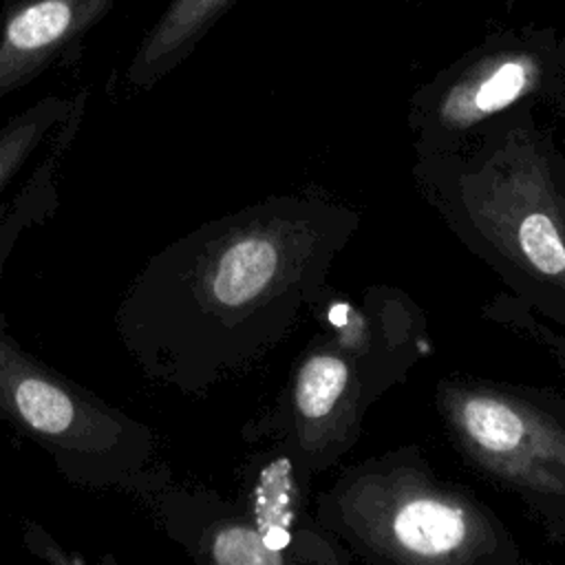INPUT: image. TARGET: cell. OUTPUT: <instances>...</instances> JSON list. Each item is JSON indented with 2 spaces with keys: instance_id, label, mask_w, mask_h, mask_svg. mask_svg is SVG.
Masks as SVG:
<instances>
[{
  "instance_id": "9",
  "label": "cell",
  "mask_w": 565,
  "mask_h": 565,
  "mask_svg": "<svg viewBox=\"0 0 565 565\" xmlns=\"http://www.w3.org/2000/svg\"><path fill=\"white\" fill-rule=\"evenodd\" d=\"M247 457L236 499L278 565H340L353 556L309 512V481L276 444L263 441Z\"/></svg>"
},
{
  "instance_id": "7",
  "label": "cell",
  "mask_w": 565,
  "mask_h": 565,
  "mask_svg": "<svg viewBox=\"0 0 565 565\" xmlns=\"http://www.w3.org/2000/svg\"><path fill=\"white\" fill-rule=\"evenodd\" d=\"M519 106H545L565 126V53L554 26L494 31L415 88L406 110L413 154L461 150Z\"/></svg>"
},
{
  "instance_id": "10",
  "label": "cell",
  "mask_w": 565,
  "mask_h": 565,
  "mask_svg": "<svg viewBox=\"0 0 565 565\" xmlns=\"http://www.w3.org/2000/svg\"><path fill=\"white\" fill-rule=\"evenodd\" d=\"M166 534L196 561L216 565H278L238 501L170 481V472L141 494Z\"/></svg>"
},
{
  "instance_id": "8",
  "label": "cell",
  "mask_w": 565,
  "mask_h": 565,
  "mask_svg": "<svg viewBox=\"0 0 565 565\" xmlns=\"http://www.w3.org/2000/svg\"><path fill=\"white\" fill-rule=\"evenodd\" d=\"M86 110V90L46 95L0 128V252L57 207L62 163Z\"/></svg>"
},
{
  "instance_id": "3",
  "label": "cell",
  "mask_w": 565,
  "mask_h": 565,
  "mask_svg": "<svg viewBox=\"0 0 565 565\" xmlns=\"http://www.w3.org/2000/svg\"><path fill=\"white\" fill-rule=\"evenodd\" d=\"M307 318L318 327L316 335L241 437L280 446L311 483L360 441L371 406L402 384L433 353V344L419 302L386 282L360 294L327 282Z\"/></svg>"
},
{
  "instance_id": "4",
  "label": "cell",
  "mask_w": 565,
  "mask_h": 565,
  "mask_svg": "<svg viewBox=\"0 0 565 565\" xmlns=\"http://www.w3.org/2000/svg\"><path fill=\"white\" fill-rule=\"evenodd\" d=\"M313 516L351 556L399 565H519L508 525L466 486L437 475L417 444L347 466Z\"/></svg>"
},
{
  "instance_id": "11",
  "label": "cell",
  "mask_w": 565,
  "mask_h": 565,
  "mask_svg": "<svg viewBox=\"0 0 565 565\" xmlns=\"http://www.w3.org/2000/svg\"><path fill=\"white\" fill-rule=\"evenodd\" d=\"M113 0H26L0 26V99L71 49Z\"/></svg>"
},
{
  "instance_id": "2",
  "label": "cell",
  "mask_w": 565,
  "mask_h": 565,
  "mask_svg": "<svg viewBox=\"0 0 565 565\" xmlns=\"http://www.w3.org/2000/svg\"><path fill=\"white\" fill-rule=\"evenodd\" d=\"M419 196L508 291L565 329V154L534 106L455 152L415 154Z\"/></svg>"
},
{
  "instance_id": "12",
  "label": "cell",
  "mask_w": 565,
  "mask_h": 565,
  "mask_svg": "<svg viewBox=\"0 0 565 565\" xmlns=\"http://www.w3.org/2000/svg\"><path fill=\"white\" fill-rule=\"evenodd\" d=\"M234 0H172L161 18L139 42L126 82L135 88H150L174 71L232 7Z\"/></svg>"
},
{
  "instance_id": "5",
  "label": "cell",
  "mask_w": 565,
  "mask_h": 565,
  "mask_svg": "<svg viewBox=\"0 0 565 565\" xmlns=\"http://www.w3.org/2000/svg\"><path fill=\"white\" fill-rule=\"evenodd\" d=\"M0 419L82 488L146 494L168 472L150 426L42 362L0 311Z\"/></svg>"
},
{
  "instance_id": "13",
  "label": "cell",
  "mask_w": 565,
  "mask_h": 565,
  "mask_svg": "<svg viewBox=\"0 0 565 565\" xmlns=\"http://www.w3.org/2000/svg\"><path fill=\"white\" fill-rule=\"evenodd\" d=\"M561 46H563V53H565V29L561 31Z\"/></svg>"
},
{
  "instance_id": "1",
  "label": "cell",
  "mask_w": 565,
  "mask_h": 565,
  "mask_svg": "<svg viewBox=\"0 0 565 565\" xmlns=\"http://www.w3.org/2000/svg\"><path fill=\"white\" fill-rule=\"evenodd\" d=\"M360 221L355 207L300 190L201 223L130 280L115 311L124 349L152 382L205 395L294 331Z\"/></svg>"
},
{
  "instance_id": "6",
  "label": "cell",
  "mask_w": 565,
  "mask_h": 565,
  "mask_svg": "<svg viewBox=\"0 0 565 565\" xmlns=\"http://www.w3.org/2000/svg\"><path fill=\"white\" fill-rule=\"evenodd\" d=\"M435 411L461 459L516 497L547 541L565 543V395L450 373L435 384Z\"/></svg>"
}]
</instances>
